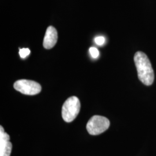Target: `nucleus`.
<instances>
[{
    "mask_svg": "<svg viewBox=\"0 0 156 156\" xmlns=\"http://www.w3.org/2000/svg\"><path fill=\"white\" fill-rule=\"evenodd\" d=\"M134 59L139 79L146 86L151 85L154 82V74L147 56L142 51H137Z\"/></svg>",
    "mask_w": 156,
    "mask_h": 156,
    "instance_id": "nucleus-1",
    "label": "nucleus"
},
{
    "mask_svg": "<svg viewBox=\"0 0 156 156\" xmlns=\"http://www.w3.org/2000/svg\"><path fill=\"white\" fill-rule=\"evenodd\" d=\"M80 109V102L78 97L73 96L68 98L62 107V117L65 122L69 123L78 116Z\"/></svg>",
    "mask_w": 156,
    "mask_h": 156,
    "instance_id": "nucleus-2",
    "label": "nucleus"
},
{
    "mask_svg": "<svg viewBox=\"0 0 156 156\" xmlns=\"http://www.w3.org/2000/svg\"><path fill=\"white\" fill-rule=\"evenodd\" d=\"M109 126L110 122L106 117L95 115L89 120L86 128L90 135H97L105 132Z\"/></svg>",
    "mask_w": 156,
    "mask_h": 156,
    "instance_id": "nucleus-3",
    "label": "nucleus"
},
{
    "mask_svg": "<svg viewBox=\"0 0 156 156\" xmlns=\"http://www.w3.org/2000/svg\"><path fill=\"white\" fill-rule=\"evenodd\" d=\"M14 89L23 94L34 95L39 93L41 86L38 83L26 79L17 80L13 84Z\"/></svg>",
    "mask_w": 156,
    "mask_h": 156,
    "instance_id": "nucleus-4",
    "label": "nucleus"
},
{
    "mask_svg": "<svg viewBox=\"0 0 156 156\" xmlns=\"http://www.w3.org/2000/svg\"><path fill=\"white\" fill-rule=\"evenodd\" d=\"M12 145L10 136L6 133L2 126H0V156H10Z\"/></svg>",
    "mask_w": 156,
    "mask_h": 156,
    "instance_id": "nucleus-5",
    "label": "nucleus"
},
{
    "mask_svg": "<svg viewBox=\"0 0 156 156\" xmlns=\"http://www.w3.org/2000/svg\"><path fill=\"white\" fill-rule=\"evenodd\" d=\"M58 34L56 28L53 26L48 27L45 33L43 46L46 49L53 48L57 43Z\"/></svg>",
    "mask_w": 156,
    "mask_h": 156,
    "instance_id": "nucleus-6",
    "label": "nucleus"
},
{
    "mask_svg": "<svg viewBox=\"0 0 156 156\" xmlns=\"http://www.w3.org/2000/svg\"><path fill=\"white\" fill-rule=\"evenodd\" d=\"M30 50L28 48H23L22 49H20L19 51V55L22 58H24L27 57L30 54Z\"/></svg>",
    "mask_w": 156,
    "mask_h": 156,
    "instance_id": "nucleus-7",
    "label": "nucleus"
},
{
    "mask_svg": "<svg viewBox=\"0 0 156 156\" xmlns=\"http://www.w3.org/2000/svg\"><path fill=\"white\" fill-rule=\"evenodd\" d=\"M89 51L91 56L94 58H97L100 55L99 51L96 48H94V47L90 48L89 49Z\"/></svg>",
    "mask_w": 156,
    "mask_h": 156,
    "instance_id": "nucleus-8",
    "label": "nucleus"
},
{
    "mask_svg": "<svg viewBox=\"0 0 156 156\" xmlns=\"http://www.w3.org/2000/svg\"><path fill=\"white\" fill-rule=\"evenodd\" d=\"M95 43L97 45L102 46L105 42V38L102 36L97 37L94 39Z\"/></svg>",
    "mask_w": 156,
    "mask_h": 156,
    "instance_id": "nucleus-9",
    "label": "nucleus"
}]
</instances>
